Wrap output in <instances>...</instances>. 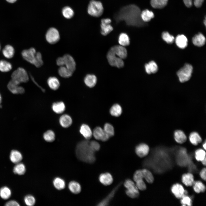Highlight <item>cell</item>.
Instances as JSON below:
<instances>
[{"mask_svg":"<svg viewBox=\"0 0 206 206\" xmlns=\"http://www.w3.org/2000/svg\"><path fill=\"white\" fill-rule=\"evenodd\" d=\"M133 178L135 182L143 179V177L142 169L136 170L134 173Z\"/></svg>","mask_w":206,"mask_h":206,"instance_id":"816d5d0a","label":"cell"},{"mask_svg":"<svg viewBox=\"0 0 206 206\" xmlns=\"http://www.w3.org/2000/svg\"><path fill=\"white\" fill-rule=\"evenodd\" d=\"M143 178L148 183H152L154 180L153 175L150 171L146 169H142Z\"/></svg>","mask_w":206,"mask_h":206,"instance_id":"ee69618b","label":"cell"},{"mask_svg":"<svg viewBox=\"0 0 206 206\" xmlns=\"http://www.w3.org/2000/svg\"><path fill=\"white\" fill-rule=\"evenodd\" d=\"M168 0H151V6L155 9H162L165 6L167 3Z\"/></svg>","mask_w":206,"mask_h":206,"instance_id":"8d00e7d4","label":"cell"},{"mask_svg":"<svg viewBox=\"0 0 206 206\" xmlns=\"http://www.w3.org/2000/svg\"><path fill=\"white\" fill-rule=\"evenodd\" d=\"M0 49H1V45H0Z\"/></svg>","mask_w":206,"mask_h":206,"instance_id":"be15d7a7","label":"cell"},{"mask_svg":"<svg viewBox=\"0 0 206 206\" xmlns=\"http://www.w3.org/2000/svg\"><path fill=\"white\" fill-rule=\"evenodd\" d=\"M1 101H2V98H1V94H0V104L1 103Z\"/></svg>","mask_w":206,"mask_h":206,"instance_id":"6125c7cd","label":"cell"},{"mask_svg":"<svg viewBox=\"0 0 206 206\" xmlns=\"http://www.w3.org/2000/svg\"><path fill=\"white\" fill-rule=\"evenodd\" d=\"M204 0H183L185 6L188 7L192 6L193 3L194 5L197 7H200Z\"/></svg>","mask_w":206,"mask_h":206,"instance_id":"7bdbcfd3","label":"cell"},{"mask_svg":"<svg viewBox=\"0 0 206 206\" xmlns=\"http://www.w3.org/2000/svg\"><path fill=\"white\" fill-rule=\"evenodd\" d=\"M88 140H83L77 145L76 153L77 157L81 161L89 164L96 161L95 152L91 148Z\"/></svg>","mask_w":206,"mask_h":206,"instance_id":"7a4b0ae2","label":"cell"},{"mask_svg":"<svg viewBox=\"0 0 206 206\" xmlns=\"http://www.w3.org/2000/svg\"><path fill=\"white\" fill-rule=\"evenodd\" d=\"M175 41L177 45L180 48H185L187 45V38L183 35H178L175 38Z\"/></svg>","mask_w":206,"mask_h":206,"instance_id":"44dd1931","label":"cell"},{"mask_svg":"<svg viewBox=\"0 0 206 206\" xmlns=\"http://www.w3.org/2000/svg\"><path fill=\"white\" fill-rule=\"evenodd\" d=\"M122 112V109L121 107L117 104L113 105L110 110L111 115L115 117L119 116L121 114Z\"/></svg>","mask_w":206,"mask_h":206,"instance_id":"836d02e7","label":"cell"},{"mask_svg":"<svg viewBox=\"0 0 206 206\" xmlns=\"http://www.w3.org/2000/svg\"><path fill=\"white\" fill-rule=\"evenodd\" d=\"M72 120L71 117L67 114H64L61 116L59 119L60 124L62 127L67 128L72 124Z\"/></svg>","mask_w":206,"mask_h":206,"instance_id":"ffe728a7","label":"cell"},{"mask_svg":"<svg viewBox=\"0 0 206 206\" xmlns=\"http://www.w3.org/2000/svg\"><path fill=\"white\" fill-rule=\"evenodd\" d=\"M206 169H203L200 173V175L201 178L205 181L206 180Z\"/></svg>","mask_w":206,"mask_h":206,"instance_id":"6f0895ef","label":"cell"},{"mask_svg":"<svg viewBox=\"0 0 206 206\" xmlns=\"http://www.w3.org/2000/svg\"><path fill=\"white\" fill-rule=\"evenodd\" d=\"M53 184L57 189L61 190L64 188L66 184L65 181L62 179L57 177L53 181Z\"/></svg>","mask_w":206,"mask_h":206,"instance_id":"f35d334b","label":"cell"},{"mask_svg":"<svg viewBox=\"0 0 206 206\" xmlns=\"http://www.w3.org/2000/svg\"><path fill=\"white\" fill-rule=\"evenodd\" d=\"M97 78L93 74H88L85 77L84 81L85 84L88 87L92 88L94 86L97 82Z\"/></svg>","mask_w":206,"mask_h":206,"instance_id":"603a6c76","label":"cell"},{"mask_svg":"<svg viewBox=\"0 0 206 206\" xmlns=\"http://www.w3.org/2000/svg\"><path fill=\"white\" fill-rule=\"evenodd\" d=\"M62 13L65 18L69 19L71 18L73 16L74 12L71 7L66 6L63 9Z\"/></svg>","mask_w":206,"mask_h":206,"instance_id":"bcb514c9","label":"cell"},{"mask_svg":"<svg viewBox=\"0 0 206 206\" xmlns=\"http://www.w3.org/2000/svg\"><path fill=\"white\" fill-rule=\"evenodd\" d=\"M136 182L135 184L138 190L144 191L146 189V185L143 179L139 180Z\"/></svg>","mask_w":206,"mask_h":206,"instance_id":"db71d44e","label":"cell"},{"mask_svg":"<svg viewBox=\"0 0 206 206\" xmlns=\"http://www.w3.org/2000/svg\"><path fill=\"white\" fill-rule=\"evenodd\" d=\"M104 10L103 7L101 2L94 0L90 2L88 8V12L90 15L96 17L100 16Z\"/></svg>","mask_w":206,"mask_h":206,"instance_id":"277c9868","label":"cell"},{"mask_svg":"<svg viewBox=\"0 0 206 206\" xmlns=\"http://www.w3.org/2000/svg\"><path fill=\"white\" fill-rule=\"evenodd\" d=\"M146 72L148 74L154 73L158 70V67L156 63L153 61H151L145 65Z\"/></svg>","mask_w":206,"mask_h":206,"instance_id":"4dcf8cb0","label":"cell"},{"mask_svg":"<svg viewBox=\"0 0 206 206\" xmlns=\"http://www.w3.org/2000/svg\"><path fill=\"white\" fill-rule=\"evenodd\" d=\"M107 57L108 61L111 66L118 68H122L124 66V62L122 59L116 55L112 47L108 52Z\"/></svg>","mask_w":206,"mask_h":206,"instance_id":"52a82bcc","label":"cell"},{"mask_svg":"<svg viewBox=\"0 0 206 206\" xmlns=\"http://www.w3.org/2000/svg\"><path fill=\"white\" fill-rule=\"evenodd\" d=\"M140 17L142 20L144 22H146L150 21L154 18V15L152 11L146 9L141 13Z\"/></svg>","mask_w":206,"mask_h":206,"instance_id":"f546056e","label":"cell"},{"mask_svg":"<svg viewBox=\"0 0 206 206\" xmlns=\"http://www.w3.org/2000/svg\"><path fill=\"white\" fill-rule=\"evenodd\" d=\"M202 164L204 165H206V158H205L202 161Z\"/></svg>","mask_w":206,"mask_h":206,"instance_id":"91938a15","label":"cell"},{"mask_svg":"<svg viewBox=\"0 0 206 206\" xmlns=\"http://www.w3.org/2000/svg\"><path fill=\"white\" fill-rule=\"evenodd\" d=\"M11 79L19 83H26L29 80V77L26 70L23 68L19 67L15 70L11 75Z\"/></svg>","mask_w":206,"mask_h":206,"instance_id":"5b68a950","label":"cell"},{"mask_svg":"<svg viewBox=\"0 0 206 206\" xmlns=\"http://www.w3.org/2000/svg\"><path fill=\"white\" fill-rule=\"evenodd\" d=\"M64 103L62 101L54 103L52 105V108L53 111L56 113L60 114L63 113L65 110Z\"/></svg>","mask_w":206,"mask_h":206,"instance_id":"484cf974","label":"cell"},{"mask_svg":"<svg viewBox=\"0 0 206 206\" xmlns=\"http://www.w3.org/2000/svg\"><path fill=\"white\" fill-rule=\"evenodd\" d=\"M47 82L50 88L53 90H57L60 86L59 80L55 77H49L47 80Z\"/></svg>","mask_w":206,"mask_h":206,"instance_id":"d4e9b609","label":"cell"},{"mask_svg":"<svg viewBox=\"0 0 206 206\" xmlns=\"http://www.w3.org/2000/svg\"><path fill=\"white\" fill-rule=\"evenodd\" d=\"M193 185L194 190L197 193L204 192L205 190V186L200 181H197L194 182Z\"/></svg>","mask_w":206,"mask_h":206,"instance_id":"f6af8a7d","label":"cell"},{"mask_svg":"<svg viewBox=\"0 0 206 206\" xmlns=\"http://www.w3.org/2000/svg\"><path fill=\"white\" fill-rule=\"evenodd\" d=\"M192 42L195 45L199 47L201 46L205 43V38L203 34L199 33L193 37Z\"/></svg>","mask_w":206,"mask_h":206,"instance_id":"cb8c5ba5","label":"cell"},{"mask_svg":"<svg viewBox=\"0 0 206 206\" xmlns=\"http://www.w3.org/2000/svg\"><path fill=\"white\" fill-rule=\"evenodd\" d=\"M98 179L100 182L104 186L110 185L113 181L112 176L110 173L108 172L100 174L99 176Z\"/></svg>","mask_w":206,"mask_h":206,"instance_id":"9a60e30c","label":"cell"},{"mask_svg":"<svg viewBox=\"0 0 206 206\" xmlns=\"http://www.w3.org/2000/svg\"><path fill=\"white\" fill-rule=\"evenodd\" d=\"M5 205L6 206H19L20 205L16 201L14 200H11L7 202Z\"/></svg>","mask_w":206,"mask_h":206,"instance_id":"9f6ffc18","label":"cell"},{"mask_svg":"<svg viewBox=\"0 0 206 206\" xmlns=\"http://www.w3.org/2000/svg\"><path fill=\"white\" fill-rule=\"evenodd\" d=\"M171 191L175 196L177 198H181L185 195L186 191L183 186L179 184L173 185L171 188Z\"/></svg>","mask_w":206,"mask_h":206,"instance_id":"e0dca14e","label":"cell"},{"mask_svg":"<svg viewBox=\"0 0 206 206\" xmlns=\"http://www.w3.org/2000/svg\"><path fill=\"white\" fill-rule=\"evenodd\" d=\"M189 138L191 143L194 145H197L201 143L202 140L199 135L196 132H191L189 135Z\"/></svg>","mask_w":206,"mask_h":206,"instance_id":"d6a6232c","label":"cell"},{"mask_svg":"<svg viewBox=\"0 0 206 206\" xmlns=\"http://www.w3.org/2000/svg\"><path fill=\"white\" fill-rule=\"evenodd\" d=\"M68 188L70 191L73 193L77 194L79 193L81 190L80 185L75 181H72L68 184Z\"/></svg>","mask_w":206,"mask_h":206,"instance_id":"1f68e13d","label":"cell"},{"mask_svg":"<svg viewBox=\"0 0 206 206\" xmlns=\"http://www.w3.org/2000/svg\"><path fill=\"white\" fill-rule=\"evenodd\" d=\"M174 137L176 142L179 144L184 143L187 139V136L184 133L180 130H177L175 132Z\"/></svg>","mask_w":206,"mask_h":206,"instance_id":"4316f807","label":"cell"},{"mask_svg":"<svg viewBox=\"0 0 206 206\" xmlns=\"http://www.w3.org/2000/svg\"><path fill=\"white\" fill-rule=\"evenodd\" d=\"M80 132L86 140L90 139L92 135V132L90 128L88 125L86 124H83L81 125Z\"/></svg>","mask_w":206,"mask_h":206,"instance_id":"d6986e66","label":"cell"},{"mask_svg":"<svg viewBox=\"0 0 206 206\" xmlns=\"http://www.w3.org/2000/svg\"><path fill=\"white\" fill-rule=\"evenodd\" d=\"M89 144L91 148L94 152L98 151L100 149V144L95 140L90 142Z\"/></svg>","mask_w":206,"mask_h":206,"instance_id":"11a10c76","label":"cell"},{"mask_svg":"<svg viewBox=\"0 0 206 206\" xmlns=\"http://www.w3.org/2000/svg\"><path fill=\"white\" fill-rule=\"evenodd\" d=\"M47 41L51 44L57 43L60 39V35L58 30L56 28L52 27L49 28L47 32L45 35Z\"/></svg>","mask_w":206,"mask_h":206,"instance_id":"9c48e42d","label":"cell"},{"mask_svg":"<svg viewBox=\"0 0 206 206\" xmlns=\"http://www.w3.org/2000/svg\"><path fill=\"white\" fill-rule=\"evenodd\" d=\"M9 157L11 161L15 164L20 163L23 158L21 153L16 150H13L11 151Z\"/></svg>","mask_w":206,"mask_h":206,"instance_id":"7402d4cb","label":"cell"},{"mask_svg":"<svg viewBox=\"0 0 206 206\" xmlns=\"http://www.w3.org/2000/svg\"><path fill=\"white\" fill-rule=\"evenodd\" d=\"M124 187L126 188L125 191L128 193H139V190L134 182L131 179H126L124 183Z\"/></svg>","mask_w":206,"mask_h":206,"instance_id":"2e32d148","label":"cell"},{"mask_svg":"<svg viewBox=\"0 0 206 206\" xmlns=\"http://www.w3.org/2000/svg\"><path fill=\"white\" fill-rule=\"evenodd\" d=\"M112 48L117 57L122 59L126 58L127 56V51L124 47L118 45L114 46Z\"/></svg>","mask_w":206,"mask_h":206,"instance_id":"ac0fdd59","label":"cell"},{"mask_svg":"<svg viewBox=\"0 0 206 206\" xmlns=\"http://www.w3.org/2000/svg\"><path fill=\"white\" fill-rule=\"evenodd\" d=\"M2 53L4 56L6 58L10 59L14 56L15 50L13 47L9 45L5 46L2 50Z\"/></svg>","mask_w":206,"mask_h":206,"instance_id":"f1b7e54d","label":"cell"},{"mask_svg":"<svg viewBox=\"0 0 206 206\" xmlns=\"http://www.w3.org/2000/svg\"><path fill=\"white\" fill-rule=\"evenodd\" d=\"M118 42L120 45L124 47L127 46L130 44V39L127 34L122 33L119 35Z\"/></svg>","mask_w":206,"mask_h":206,"instance_id":"d590c367","label":"cell"},{"mask_svg":"<svg viewBox=\"0 0 206 206\" xmlns=\"http://www.w3.org/2000/svg\"><path fill=\"white\" fill-rule=\"evenodd\" d=\"M43 138L44 140L46 142H52L55 140V135L53 131L51 130H48L44 133Z\"/></svg>","mask_w":206,"mask_h":206,"instance_id":"b9f144b4","label":"cell"},{"mask_svg":"<svg viewBox=\"0 0 206 206\" xmlns=\"http://www.w3.org/2000/svg\"><path fill=\"white\" fill-rule=\"evenodd\" d=\"M193 71V67L190 64H186L177 72V74L180 81L184 82L190 78Z\"/></svg>","mask_w":206,"mask_h":206,"instance_id":"8992f818","label":"cell"},{"mask_svg":"<svg viewBox=\"0 0 206 206\" xmlns=\"http://www.w3.org/2000/svg\"><path fill=\"white\" fill-rule=\"evenodd\" d=\"M24 201L27 205L32 206L33 205L35 202L34 197L32 195H28L25 196L24 198Z\"/></svg>","mask_w":206,"mask_h":206,"instance_id":"f907efd6","label":"cell"},{"mask_svg":"<svg viewBox=\"0 0 206 206\" xmlns=\"http://www.w3.org/2000/svg\"><path fill=\"white\" fill-rule=\"evenodd\" d=\"M92 135L96 139L102 141H106L110 138L103 129L98 126L94 129L92 132Z\"/></svg>","mask_w":206,"mask_h":206,"instance_id":"4fadbf2b","label":"cell"},{"mask_svg":"<svg viewBox=\"0 0 206 206\" xmlns=\"http://www.w3.org/2000/svg\"><path fill=\"white\" fill-rule=\"evenodd\" d=\"M9 3H13L15 2L17 0H6Z\"/></svg>","mask_w":206,"mask_h":206,"instance_id":"680465c9","label":"cell"},{"mask_svg":"<svg viewBox=\"0 0 206 206\" xmlns=\"http://www.w3.org/2000/svg\"><path fill=\"white\" fill-rule=\"evenodd\" d=\"M162 37L163 39L168 43H172L175 39L173 36L167 31L163 32L162 33Z\"/></svg>","mask_w":206,"mask_h":206,"instance_id":"c3c4849f","label":"cell"},{"mask_svg":"<svg viewBox=\"0 0 206 206\" xmlns=\"http://www.w3.org/2000/svg\"><path fill=\"white\" fill-rule=\"evenodd\" d=\"M182 180L183 184L187 186H192L194 182L193 176L190 173L183 174L182 176Z\"/></svg>","mask_w":206,"mask_h":206,"instance_id":"83f0119b","label":"cell"},{"mask_svg":"<svg viewBox=\"0 0 206 206\" xmlns=\"http://www.w3.org/2000/svg\"><path fill=\"white\" fill-rule=\"evenodd\" d=\"M26 171V168L25 165L22 163H18L14 167L13 169L14 173L19 175H23Z\"/></svg>","mask_w":206,"mask_h":206,"instance_id":"74e56055","label":"cell"},{"mask_svg":"<svg viewBox=\"0 0 206 206\" xmlns=\"http://www.w3.org/2000/svg\"><path fill=\"white\" fill-rule=\"evenodd\" d=\"M12 68L11 64L8 62L4 60H0V71L2 72H7Z\"/></svg>","mask_w":206,"mask_h":206,"instance_id":"60d3db41","label":"cell"},{"mask_svg":"<svg viewBox=\"0 0 206 206\" xmlns=\"http://www.w3.org/2000/svg\"><path fill=\"white\" fill-rule=\"evenodd\" d=\"M181 199V203L183 206H190L192 205V200L189 197L185 195Z\"/></svg>","mask_w":206,"mask_h":206,"instance_id":"f5cc1de1","label":"cell"},{"mask_svg":"<svg viewBox=\"0 0 206 206\" xmlns=\"http://www.w3.org/2000/svg\"><path fill=\"white\" fill-rule=\"evenodd\" d=\"M141 11L136 5H131L122 8L116 14L117 21L124 20L128 25L140 26L144 25L141 17Z\"/></svg>","mask_w":206,"mask_h":206,"instance_id":"6da1fadb","label":"cell"},{"mask_svg":"<svg viewBox=\"0 0 206 206\" xmlns=\"http://www.w3.org/2000/svg\"><path fill=\"white\" fill-rule=\"evenodd\" d=\"M206 142L205 141V143L203 144V147L205 150L206 148Z\"/></svg>","mask_w":206,"mask_h":206,"instance_id":"94428289","label":"cell"},{"mask_svg":"<svg viewBox=\"0 0 206 206\" xmlns=\"http://www.w3.org/2000/svg\"><path fill=\"white\" fill-rule=\"evenodd\" d=\"M21 55L24 60L37 68L41 67L43 64L41 53L36 52L34 48L23 50Z\"/></svg>","mask_w":206,"mask_h":206,"instance_id":"3957f363","label":"cell"},{"mask_svg":"<svg viewBox=\"0 0 206 206\" xmlns=\"http://www.w3.org/2000/svg\"><path fill=\"white\" fill-rule=\"evenodd\" d=\"M111 22V20L109 18L101 19L100 26L102 35H106L113 30V28L110 24Z\"/></svg>","mask_w":206,"mask_h":206,"instance_id":"7c38bea8","label":"cell"},{"mask_svg":"<svg viewBox=\"0 0 206 206\" xmlns=\"http://www.w3.org/2000/svg\"><path fill=\"white\" fill-rule=\"evenodd\" d=\"M149 148L146 144L141 143L137 145L135 147V152L138 157L140 158L146 156L148 153Z\"/></svg>","mask_w":206,"mask_h":206,"instance_id":"5bb4252c","label":"cell"},{"mask_svg":"<svg viewBox=\"0 0 206 206\" xmlns=\"http://www.w3.org/2000/svg\"><path fill=\"white\" fill-rule=\"evenodd\" d=\"M11 191L10 189L6 186L3 187L0 189V196L4 199H7L11 196Z\"/></svg>","mask_w":206,"mask_h":206,"instance_id":"ab89813d","label":"cell"},{"mask_svg":"<svg viewBox=\"0 0 206 206\" xmlns=\"http://www.w3.org/2000/svg\"><path fill=\"white\" fill-rule=\"evenodd\" d=\"M20 84L11 79L7 84V88L13 94H23L25 92V90L23 87L19 86Z\"/></svg>","mask_w":206,"mask_h":206,"instance_id":"30bf717a","label":"cell"},{"mask_svg":"<svg viewBox=\"0 0 206 206\" xmlns=\"http://www.w3.org/2000/svg\"><path fill=\"white\" fill-rule=\"evenodd\" d=\"M62 58L63 66H65L74 73L76 69V63L73 57L69 54H66L62 57Z\"/></svg>","mask_w":206,"mask_h":206,"instance_id":"8fae6325","label":"cell"},{"mask_svg":"<svg viewBox=\"0 0 206 206\" xmlns=\"http://www.w3.org/2000/svg\"><path fill=\"white\" fill-rule=\"evenodd\" d=\"M58 73L60 76L65 78L70 77L73 73V72L64 66L60 67L58 70Z\"/></svg>","mask_w":206,"mask_h":206,"instance_id":"e575fe53","label":"cell"},{"mask_svg":"<svg viewBox=\"0 0 206 206\" xmlns=\"http://www.w3.org/2000/svg\"><path fill=\"white\" fill-rule=\"evenodd\" d=\"M103 130L109 136L111 137L113 136L114 134V128L111 124L109 123H106L104 127Z\"/></svg>","mask_w":206,"mask_h":206,"instance_id":"7dc6e473","label":"cell"},{"mask_svg":"<svg viewBox=\"0 0 206 206\" xmlns=\"http://www.w3.org/2000/svg\"><path fill=\"white\" fill-rule=\"evenodd\" d=\"M205 155V152L203 149H198L195 152V158L197 161H201L206 158Z\"/></svg>","mask_w":206,"mask_h":206,"instance_id":"681fc988","label":"cell"},{"mask_svg":"<svg viewBox=\"0 0 206 206\" xmlns=\"http://www.w3.org/2000/svg\"><path fill=\"white\" fill-rule=\"evenodd\" d=\"M122 183V181L118 183L104 198L97 203L96 205L106 206L108 205L114 197Z\"/></svg>","mask_w":206,"mask_h":206,"instance_id":"ba28073f","label":"cell"}]
</instances>
